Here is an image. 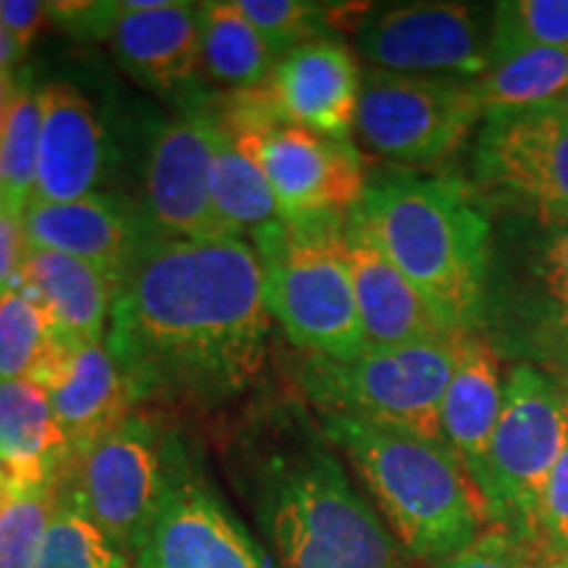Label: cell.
I'll return each mask as SVG.
<instances>
[{
    "label": "cell",
    "mask_w": 568,
    "mask_h": 568,
    "mask_svg": "<svg viewBox=\"0 0 568 568\" xmlns=\"http://www.w3.org/2000/svg\"><path fill=\"white\" fill-rule=\"evenodd\" d=\"M272 322L245 237L148 234L116 290L105 343L134 397L211 406L258 379Z\"/></svg>",
    "instance_id": "1"
},
{
    "label": "cell",
    "mask_w": 568,
    "mask_h": 568,
    "mask_svg": "<svg viewBox=\"0 0 568 568\" xmlns=\"http://www.w3.org/2000/svg\"><path fill=\"white\" fill-rule=\"evenodd\" d=\"M355 213L443 322L474 335L487 297L489 222L471 190L450 176L387 174L368 182Z\"/></svg>",
    "instance_id": "2"
},
{
    "label": "cell",
    "mask_w": 568,
    "mask_h": 568,
    "mask_svg": "<svg viewBox=\"0 0 568 568\" xmlns=\"http://www.w3.org/2000/svg\"><path fill=\"white\" fill-rule=\"evenodd\" d=\"M322 432L358 471L408 556L443 564L481 535L485 495L443 439L335 414H324Z\"/></svg>",
    "instance_id": "3"
},
{
    "label": "cell",
    "mask_w": 568,
    "mask_h": 568,
    "mask_svg": "<svg viewBox=\"0 0 568 568\" xmlns=\"http://www.w3.org/2000/svg\"><path fill=\"white\" fill-rule=\"evenodd\" d=\"M255 500L276 568H410L393 531L316 435L276 447Z\"/></svg>",
    "instance_id": "4"
},
{
    "label": "cell",
    "mask_w": 568,
    "mask_h": 568,
    "mask_svg": "<svg viewBox=\"0 0 568 568\" xmlns=\"http://www.w3.org/2000/svg\"><path fill=\"white\" fill-rule=\"evenodd\" d=\"M345 219L276 222L253 234L268 314L303 353L337 361L366 353L345 253Z\"/></svg>",
    "instance_id": "5"
},
{
    "label": "cell",
    "mask_w": 568,
    "mask_h": 568,
    "mask_svg": "<svg viewBox=\"0 0 568 568\" xmlns=\"http://www.w3.org/2000/svg\"><path fill=\"white\" fill-rule=\"evenodd\" d=\"M460 337L376 347L351 361L305 353L295 364V385L322 414L443 439V400Z\"/></svg>",
    "instance_id": "6"
},
{
    "label": "cell",
    "mask_w": 568,
    "mask_h": 568,
    "mask_svg": "<svg viewBox=\"0 0 568 568\" xmlns=\"http://www.w3.org/2000/svg\"><path fill=\"white\" fill-rule=\"evenodd\" d=\"M566 445L568 395L537 368L516 366L479 489L489 518L514 535L524 552H537L539 503Z\"/></svg>",
    "instance_id": "7"
},
{
    "label": "cell",
    "mask_w": 568,
    "mask_h": 568,
    "mask_svg": "<svg viewBox=\"0 0 568 568\" xmlns=\"http://www.w3.org/2000/svg\"><path fill=\"white\" fill-rule=\"evenodd\" d=\"M176 460L148 418L130 414L109 435L69 460L59 495L134 558L159 514Z\"/></svg>",
    "instance_id": "8"
},
{
    "label": "cell",
    "mask_w": 568,
    "mask_h": 568,
    "mask_svg": "<svg viewBox=\"0 0 568 568\" xmlns=\"http://www.w3.org/2000/svg\"><path fill=\"white\" fill-rule=\"evenodd\" d=\"M485 119L479 84L456 77L364 69L355 132L374 153L400 163L445 159Z\"/></svg>",
    "instance_id": "9"
},
{
    "label": "cell",
    "mask_w": 568,
    "mask_h": 568,
    "mask_svg": "<svg viewBox=\"0 0 568 568\" xmlns=\"http://www.w3.org/2000/svg\"><path fill=\"white\" fill-rule=\"evenodd\" d=\"M222 124L264 169L284 222L345 219L364 201V161L351 140L232 111L222 113Z\"/></svg>",
    "instance_id": "10"
},
{
    "label": "cell",
    "mask_w": 568,
    "mask_h": 568,
    "mask_svg": "<svg viewBox=\"0 0 568 568\" xmlns=\"http://www.w3.org/2000/svg\"><path fill=\"white\" fill-rule=\"evenodd\" d=\"M355 48L374 69L477 82L493 63V6H376L355 27Z\"/></svg>",
    "instance_id": "11"
},
{
    "label": "cell",
    "mask_w": 568,
    "mask_h": 568,
    "mask_svg": "<svg viewBox=\"0 0 568 568\" xmlns=\"http://www.w3.org/2000/svg\"><path fill=\"white\" fill-rule=\"evenodd\" d=\"M51 21L74 38L105 42L134 80L159 92L184 88L203 67L197 3H51Z\"/></svg>",
    "instance_id": "12"
},
{
    "label": "cell",
    "mask_w": 568,
    "mask_h": 568,
    "mask_svg": "<svg viewBox=\"0 0 568 568\" xmlns=\"http://www.w3.org/2000/svg\"><path fill=\"white\" fill-rule=\"evenodd\" d=\"M474 172L479 184L529 205L545 224L568 222V101L487 111Z\"/></svg>",
    "instance_id": "13"
},
{
    "label": "cell",
    "mask_w": 568,
    "mask_h": 568,
    "mask_svg": "<svg viewBox=\"0 0 568 568\" xmlns=\"http://www.w3.org/2000/svg\"><path fill=\"white\" fill-rule=\"evenodd\" d=\"M134 564L138 568H266L243 524L209 481L182 464L180 453Z\"/></svg>",
    "instance_id": "14"
},
{
    "label": "cell",
    "mask_w": 568,
    "mask_h": 568,
    "mask_svg": "<svg viewBox=\"0 0 568 568\" xmlns=\"http://www.w3.org/2000/svg\"><path fill=\"white\" fill-rule=\"evenodd\" d=\"M222 119L187 113L163 124L145 163V224L161 237H232L213 209L211 169Z\"/></svg>",
    "instance_id": "15"
},
{
    "label": "cell",
    "mask_w": 568,
    "mask_h": 568,
    "mask_svg": "<svg viewBox=\"0 0 568 568\" xmlns=\"http://www.w3.org/2000/svg\"><path fill=\"white\" fill-rule=\"evenodd\" d=\"M364 71L345 42L322 38L276 61L255 88L240 90L266 119L347 140L355 130Z\"/></svg>",
    "instance_id": "16"
},
{
    "label": "cell",
    "mask_w": 568,
    "mask_h": 568,
    "mask_svg": "<svg viewBox=\"0 0 568 568\" xmlns=\"http://www.w3.org/2000/svg\"><path fill=\"white\" fill-rule=\"evenodd\" d=\"M345 253L366 351L456 337L422 290L376 245L355 209L345 219Z\"/></svg>",
    "instance_id": "17"
},
{
    "label": "cell",
    "mask_w": 568,
    "mask_h": 568,
    "mask_svg": "<svg viewBox=\"0 0 568 568\" xmlns=\"http://www.w3.org/2000/svg\"><path fill=\"white\" fill-rule=\"evenodd\" d=\"M27 247L74 255L122 284L151 226L119 197L90 193L69 203H32L24 219Z\"/></svg>",
    "instance_id": "18"
},
{
    "label": "cell",
    "mask_w": 568,
    "mask_h": 568,
    "mask_svg": "<svg viewBox=\"0 0 568 568\" xmlns=\"http://www.w3.org/2000/svg\"><path fill=\"white\" fill-rule=\"evenodd\" d=\"M40 98V161L32 203H69L95 193L105 166V132L95 109L80 90L63 82L45 84Z\"/></svg>",
    "instance_id": "19"
},
{
    "label": "cell",
    "mask_w": 568,
    "mask_h": 568,
    "mask_svg": "<svg viewBox=\"0 0 568 568\" xmlns=\"http://www.w3.org/2000/svg\"><path fill=\"white\" fill-rule=\"evenodd\" d=\"M48 397L74 458L130 416L134 393L103 339L69 347Z\"/></svg>",
    "instance_id": "20"
},
{
    "label": "cell",
    "mask_w": 568,
    "mask_h": 568,
    "mask_svg": "<svg viewBox=\"0 0 568 568\" xmlns=\"http://www.w3.org/2000/svg\"><path fill=\"white\" fill-rule=\"evenodd\" d=\"M503 400H506V385L500 376V355L487 339L464 335L443 400V439L466 466L477 487L485 477Z\"/></svg>",
    "instance_id": "21"
},
{
    "label": "cell",
    "mask_w": 568,
    "mask_h": 568,
    "mask_svg": "<svg viewBox=\"0 0 568 568\" xmlns=\"http://www.w3.org/2000/svg\"><path fill=\"white\" fill-rule=\"evenodd\" d=\"M67 345L103 343L119 284L74 255L27 247L21 282Z\"/></svg>",
    "instance_id": "22"
},
{
    "label": "cell",
    "mask_w": 568,
    "mask_h": 568,
    "mask_svg": "<svg viewBox=\"0 0 568 568\" xmlns=\"http://www.w3.org/2000/svg\"><path fill=\"white\" fill-rule=\"evenodd\" d=\"M0 460L17 489L59 487L67 471L69 443L38 382H0Z\"/></svg>",
    "instance_id": "23"
},
{
    "label": "cell",
    "mask_w": 568,
    "mask_h": 568,
    "mask_svg": "<svg viewBox=\"0 0 568 568\" xmlns=\"http://www.w3.org/2000/svg\"><path fill=\"white\" fill-rule=\"evenodd\" d=\"M197 19H201L203 69L213 82L237 92L255 88L272 74L280 59L240 11L237 0L197 3Z\"/></svg>",
    "instance_id": "24"
},
{
    "label": "cell",
    "mask_w": 568,
    "mask_h": 568,
    "mask_svg": "<svg viewBox=\"0 0 568 568\" xmlns=\"http://www.w3.org/2000/svg\"><path fill=\"white\" fill-rule=\"evenodd\" d=\"M69 347L24 284L0 297V382L32 379L48 389Z\"/></svg>",
    "instance_id": "25"
},
{
    "label": "cell",
    "mask_w": 568,
    "mask_h": 568,
    "mask_svg": "<svg viewBox=\"0 0 568 568\" xmlns=\"http://www.w3.org/2000/svg\"><path fill=\"white\" fill-rule=\"evenodd\" d=\"M211 195L213 209L232 237H243L245 232L253 237L264 226L284 222L264 169L247 148L232 138L224 124L216 151H213Z\"/></svg>",
    "instance_id": "26"
},
{
    "label": "cell",
    "mask_w": 568,
    "mask_h": 568,
    "mask_svg": "<svg viewBox=\"0 0 568 568\" xmlns=\"http://www.w3.org/2000/svg\"><path fill=\"white\" fill-rule=\"evenodd\" d=\"M477 84L485 113L568 101V51L524 48L495 55Z\"/></svg>",
    "instance_id": "27"
},
{
    "label": "cell",
    "mask_w": 568,
    "mask_h": 568,
    "mask_svg": "<svg viewBox=\"0 0 568 568\" xmlns=\"http://www.w3.org/2000/svg\"><path fill=\"white\" fill-rule=\"evenodd\" d=\"M42 98L30 84H17L0 134V211L24 219L38 187Z\"/></svg>",
    "instance_id": "28"
},
{
    "label": "cell",
    "mask_w": 568,
    "mask_h": 568,
    "mask_svg": "<svg viewBox=\"0 0 568 568\" xmlns=\"http://www.w3.org/2000/svg\"><path fill=\"white\" fill-rule=\"evenodd\" d=\"M34 568H132L109 537L74 503L59 495Z\"/></svg>",
    "instance_id": "29"
},
{
    "label": "cell",
    "mask_w": 568,
    "mask_h": 568,
    "mask_svg": "<svg viewBox=\"0 0 568 568\" xmlns=\"http://www.w3.org/2000/svg\"><path fill=\"white\" fill-rule=\"evenodd\" d=\"M237 6L276 59L305 42L326 38V32L337 27V19L353 11V6L305 3V0H237Z\"/></svg>",
    "instance_id": "30"
},
{
    "label": "cell",
    "mask_w": 568,
    "mask_h": 568,
    "mask_svg": "<svg viewBox=\"0 0 568 568\" xmlns=\"http://www.w3.org/2000/svg\"><path fill=\"white\" fill-rule=\"evenodd\" d=\"M524 48L568 51V0L493 3V59Z\"/></svg>",
    "instance_id": "31"
},
{
    "label": "cell",
    "mask_w": 568,
    "mask_h": 568,
    "mask_svg": "<svg viewBox=\"0 0 568 568\" xmlns=\"http://www.w3.org/2000/svg\"><path fill=\"white\" fill-rule=\"evenodd\" d=\"M59 487L19 489L0 506V568H34Z\"/></svg>",
    "instance_id": "32"
},
{
    "label": "cell",
    "mask_w": 568,
    "mask_h": 568,
    "mask_svg": "<svg viewBox=\"0 0 568 568\" xmlns=\"http://www.w3.org/2000/svg\"><path fill=\"white\" fill-rule=\"evenodd\" d=\"M535 274L550 318L568 332V222L548 224L537 247Z\"/></svg>",
    "instance_id": "33"
},
{
    "label": "cell",
    "mask_w": 568,
    "mask_h": 568,
    "mask_svg": "<svg viewBox=\"0 0 568 568\" xmlns=\"http://www.w3.org/2000/svg\"><path fill=\"white\" fill-rule=\"evenodd\" d=\"M537 552L550 556L552 564L568 558V445L560 453L539 503Z\"/></svg>",
    "instance_id": "34"
},
{
    "label": "cell",
    "mask_w": 568,
    "mask_h": 568,
    "mask_svg": "<svg viewBox=\"0 0 568 568\" xmlns=\"http://www.w3.org/2000/svg\"><path fill=\"white\" fill-rule=\"evenodd\" d=\"M437 568H527V552L506 529H489Z\"/></svg>",
    "instance_id": "35"
},
{
    "label": "cell",
    "mask_w": 568,
    "mask_h": 568,
    "mask_svg": "<svg viewBox=\"0 0 568 568\" xmlns=\"http://www.w3.org/2000/svg\"><path fill=\"white\" fill-rule=\"evenodd\" d=\"M27 255V237L21 219L0 211V297L19 287Z\"/></svg>",
    "instance_id": "36"
},
{
    "label": "cell",
    "mask_w": 568,
    "mask_h": 568,
    "mask_svg": "<svg viewBox=\"0 0 568 568\" xmlns=\"http://www.w3.org/2000/svg\"><path fill=\"white\" fill-rule=\"evenodd\" d=\"M51 21V3H34V0H0V24L13 40L30 51L32 40L42 27Z\"/></svg>",
    "instance_id": "37"
},
{
    "label": "cell",
    "mask_w": 568,
    "mask_h": 568,
    "mask_svg": "<svg viewBox=\"0 0 568 568\" xmlns=\"http://www.w3.org/2000/svg\"><path fill=\"white\" fill-rule=\"evenodd\" d=\"M24 55H27V48L13 40L11 34L6 32V27L0 24V71H9L11 67H17Z\"/></svg>",
    "instance_id": "38"
},
{
    "label": "cell",
    "mask_w": 568,
    "mask_h": 568,
    "mask_svg": "<svg viewBox=\"0 0 568 568\" xmlns=\"http://www.w3.org/2000/svg\"><path fill=\"white\" fill-rule=\"evenodd\" d=\"M13 90H17V88H13L9 71H0V134H3L6 116H9V105H11Z\"/></svg>",
    "instance_id": "39"
},
{
    "label": "cell",
    "mask_w": 568,
    "mask_h": 568,
    "mask_svg": "<svg viewBox=\"0 0 568 568\" xmlns=\"http://www.w3.org/2000/svg\"><path fill=\"white\" fill-rule=\"evenodd\" d=\"M13 493H19V489L13 487V481H11V474H9V468H6L3 460H0V506H3V503L9 500V497H11Z\"/></svg>",
    "instance_id": "40"
},
{
    "label": "cell",
    "mask_w": 568,
    "mask_h": 568,
    "mask_svg": "<svg viewBox=\"0 0 568 568\" xmlns=\"http://www.w3.org/2000/svg\"><path fill=\"white\" fill-rule=\"evenodd\" d=\"M548 568H568V558H566V560H558V564H552V566H548Z\"/></svg>",
    "instance_id": "41"
}]
</instances>
